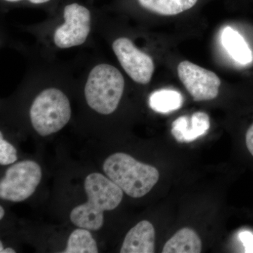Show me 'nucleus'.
Wrapping results in <instances>:
<instances>
[{
  "label": "nucleus",
  "mask_w": 253,
  "mask_h": 253,
  "mask_svg": "<svg viewBox=\"0 0 253 253\" xmlns=\"http://www.w3.org/2000/svg\"><path fill=\"white\" fill-rule=\"evenodd\" d=\"M88 200L71 211L73 224L88 230H99L104 224V212L113 211L122 201L123 191L102 174L94 172L84 181Z\"/></svg>",
  "instance_id": "nucleus-1"
},
{
  "label": "nucleus",
  "mask_w": 253,
  "mask_h": 253,
  "mask_svg": "<svg viewBox=\"0 0 253 253\" xmlns=\"http://www.w3.org/2000/svg\"><path fill=\"white\" fill-rule=\"evenodd\" d=\"M103 169L106 176L123 192L134 199L148 194L159 179L154 166L136 161L129 155L116 153L105 161Z\"/></svg>",
  "instance_id": "nucleus-2"
},
{
  "label": "nucleus",
  "mask_w": 253,
  "mask_h": 253,
  "mask_svg": "<svg viewBox=\"0 0 253 253\" xmlns=\"http://www.w3.org/2000/svg\"><path fill=\"white\" fill-rule=\"evenodd\" d=\"M124 88V78L117 68L105 63L98 65L91 70L86 81V103L100 114H111L117 109Z\"/></svg>",
  "instance_id": "nucleus-3"
},
{
  "label": "nucleus",
  "mask_w": 253,
  "mask_h": 253,
  "mask_svg": "<svg viewBox=\"0 0 253 253\" xmlns=\"http://www.w3.org/2000/svg\"><path fill=\"white\" fill-rule=\"evenodd\" d=\"M35 130L42 136L57 132L69 122L71 104L64 93L56 88L44 89L35 99L30 110Z\"/></svg>",
  "instance_id": "nucleus-4"
},
{
  "label": "nucleus",
  "mask_w": 253,
  "mask_h": 253,
  "mask_svg": "<svg viewBox=\"0 0 253 253\" xmlns=\"http://www.w3.org/2000/svg\"><path fill=\"white\" fill-rule=\"evenodd\" d=\"M41 179V166L34 161L12 165L0 182V197L12 202L25 201L34 194Z\"/></svg>",
  "instance_id": "nucleus-5"
},
{
  "label": "nucleus",
  "mask_w": 253,
  "mask_h": 253,
  "mask_svg": "<svg viewBox=\"0 0 253 253\" xmlns=\"http://www.w3.org/2000/svg\"><path fill=\"white\" fill-rule=\"evenodd\" d=\"M63 16L65 23L54 33L55 44L61 49L81 45L90 32L91 15L89 10L74 3L65 7Z\"/></svg>",
  "instance_id": "nucleus-6"
},
{
  "label": "nucleus",
  "mask_w": 253,
  "mask_h": 253,
  "mask_svg": "<svg viewBox=\"0 0 253 253\" xmlns=\"http://www.w3.org/2000/svg\"><path fill=\"white\" fill-rule=\"evenodd\" d=\"M178 76L196 101H209L219 94L221 81L212 71L184 61L177 67Z\"/></svg>",
  "instance_id": "nucleus-7"
},
{
  "label": "nucleus",
  "mask_w": 253,
  "mask_h": 253,
  "mask_svg": "<svg viewBox=\"0 0 253 253\" xmlns=\"http://www.w3.org/2000/svg\"><path fill=\"white\" fill-rule=\"evenodd\" d=\"M113 49L126 74L136 83L146 84L151 81L155 66L152 58L142 52L126 38H118Z\"/></svg>",
  "instance_id": "nucleus-8"
},
{
  "label": "nucleus",
  "mask_w": 253,
  "mask_h": 253,
  "mask_svg": "<svg viewBox=\"0 0 253 253\" xmlns=\"http://www.w3.org/2000/svg\"><path fill=\"white\" fill-rule=\"evenodd\" d=\"M211 126L207 113L196 112L189 117L181 116L173 122L172 134L179 143H189L205 135Z\"/></svg>",
  "instance_id": "nucleus-9"
},
{
  "label": "nucleus",
  "mask_w": 253,
  "mask_h": 253,
  "mask_svg": "<svg viewBox=\"0 0 253 253\" xmlns=\"http://www.w3.org/2000/svg\"><path fill=\"white\" fill-rule=\"evenodd\" d=\"M155 252V229L149 221L136 224L125 238L121 253H153Z\"/></svg>",
  "instance_id": "nucleus-10"
},
{
  "label": "nucleus",
  "mask_w": 253,
  "mask_h": 253,
  "mask_svg": "<svg viewBox=\"0 0 253 253\" xmlns=\"http://www.w3.org/2000/svg\"><path fill=\"white\" fill-rule=\"evenodd\" d=\"M221 43L232 59L241 64L252 62V51L244 38L230 26L223 30Z\"/></svg>",
  "instance_id": "nucleus-11"
},
{
  "label": "nucleus",
  "mask_w": 253,
  "mask_h": 253,
  "mask_svg": "<svg viewBox=\"0 0 253 253\" xmlns=\"http://www.w3.org/2000/svg\"><path fill=\"white\" fill-rule=\"evenodd\" d=\"M202 242L193 229L183 228L174 234L163 247V253H199Z\"/></svg>",
  "instance_id": "nucleus-12"
},
{
  "label": "nucleus",
  "mask_w": 253,
  "mask_h": 253,
  "mask_svg": "<svg viewBox=\"0 0 253 253\" xmlns=\"http://www.w3.org/2000/svg\"><path fill=\"white\" fill-rule=\"evenodd\" d=\"M144 9L162 16H174L187 11L198 0H138Z\"/></svg>",
  "instance_id": "nucleus-13"
},
{
  "label": "nucleus",
  "mask_w": 253,
  "mask_h": 253,
  "mask_svg": "<svg viewBox=\"0 0 253 253\" xmlns=\"http://www.w3.org/2000/svg\"><path fill=\"white\" fill-rule=\"evenodd\" d=\"M184 102L182 95L179 91L169 89L155 91L149 96L151 109L161 113H169L180 109Z\"/></svg>",
  "instance_id": "nucleus-14"
},
{
  "label": "nucleus",
  "mask_w": 253,
  "mask_h": 253,
  "mask_svg": "<svg viewBox=\"0 0 253 253\" xmlns=\"http://www.w3.org/2000/svg\"><path fill=\"white\" fill-rule=\"evenodd\" d=\"M96 241L88 229L81 228L73 231L68 239L65 253H97Z\"/></svg>",
  "instance_id": "nucleus-15"
},
{
  "label": "nucleus",
  "mask_w": 253,
  "mask_h": 253,
  "mask_svg": "<svg viewBox=\"0 0 253 253\" xmlns=\"http://www.w3.org/2000/svg\"><path fill=\"white\" fill-rule=\"evenodd\" d=\"M17 161L16 150L10 143L7 142L0 133V164L9 166Z\"/></svg>",
  "instance_id": "nucleus-16"
},
{
  "label": "nucleus",
  "mask_w": 253,
  "mask_h": 253,
  "mask_svg": "<svg viewBox=\"0 0 253 253\" xmlns=\"http://www.w3.org/2000/svg\"><path fill=\"white\" fill-rule=\"evenodd\" d=\"M239 239L244 246L245 252L253 253V234L251 231H244L239 234Z\"/></svg>",
  "instance_id": "nucleus-17"
},
{
  "label": "nucleus",
  "mask_w": 253,
  "mask_h": 253,
  "mask_svg": "<svg viewBox=\"0 0 253 253\" xmlns=\"http://www.w3.org/2000/svg\"><path fill=\"white\" fill-rule=\"evenodd\" d=\"M246 143L249 152L253 156V124L246 132Z\"/></svg>",
  "instance_id": "nucleus-18"
},
{
  "label": "nucleus",
  "mask_w": 253,
  "mask_h": 253,
  "mask_svg": "<svg viewBox=\"0 0 253 253\" xmlns=\"http://www.w3.org/2000/svg\"><path fill=\"white\" fill-rule=\"evenodd\" d=\"M5 1H10V2H16V1H21V0H5ZM33 4H42V3L47 2L50 0H28Z\"/></svg>",
  "instance_id": "nucleus-19"
},
{
  "label": "nucleus",
  "mask_w": 253,
  "mask_h": 253,
  "mask_svg": "<svg viewBox=\"0 0 253 253\" xmlns=\"http://www.w3.org/2000/svg\"><path fill=\"white\" fill-rule=\"evenodd\" d=\"M0 253H15L16 251H14V249H10V248H8V249H4L3 247L2 243H0Z\"/></svg>",
  "instance_id": "nucleus-20"
},
{
  "label": "nucleus",
  "mask_w": 253,
  "mask_h": 253,
  "mask_svg": "<svg viewBox=\"0 0 253 253\" xmlns=\"http://www.w3.org/2000/svg\"><path fill=\"white\" fill-rule=\"evenodd\" d=\"M5 211L2 206H0V219H2L4 216Z\"/></svg>",
  "instance_id": "nucleus-21"
}]
</instances>
